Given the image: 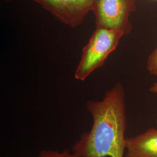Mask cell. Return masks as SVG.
Instances as JSON below:
<instances>
[{"label":"cell","instance_id":"obj_4","mask_svg":"<svg viewBox=\"0 0 157 157\" xmlns=\"http://www.w3.org/2000/svg\"><path fill=\"white\" fill-rule=\"evenodd\" d=\"M62 24L75 28L93 12L97 0H32Z\"/></svg>","mask_w":157,"mask_h":157},{"label":"cell","instance_id":"obj_5","mask_svg":"<svg viewBox=\"0 0 157 157\" xmlns=\"http://www.w3.org/2000/svg\"><path fill=\"white\" fill-rule=\"evenodd\" d=\"M126 157H157V129L126 139Z\"/></svg>","mask_w":157,"mask_h":157},{"label":"cell","instance_id":"obj_3","mask_svg":"<svg viewBox=\"0 0 157 157\" xmlns=\"http://www.w3.org/2000/svg\"><path fill=\"white\" fill-rule=\"evenodd\" d=\"M137 0H97L93 12L96 27L117 30L129 35L132 30L130 17Z\"/></svg>","mask_w":157,"mask_h":157},{"label":"cell","instance_id":"obj_9","mask_svg":"<svg viewBox=\"0 0 157 157\" xmlns=\"http://www.w3.org/2000/svg\"><path fill=\"white\" fill-rule=\"evenodd\" d=\"M4 1L6 2H10V1H11L12 0H4Z\"/></svg>","mask_w":157,"mask_h":157},{"label":"cell","instance_id":"obj_2","mask_svg":"<svg viewBox=\"0 0 157 157\" xmlns=\"http://www.w3.org/2000/svg\"><path fill=\"white\" fill-rule=\"evenodd\" d=\"M123 33L109 29L96 27L87 44L83 48L74 77L83 82L97 69L118 47Z\"/></svg>","mask_w":157,"mask_h":157},{"label":"cell","instance_id":"obj_10","mask_svg":"<svg viewBox=\"0 0 157 157\" xmlns=\"http://www.w3.org/2000/svg\"><path fill=\"white\" fill-rule=\"evenodd\" d=\"M156 124H157V121H156Z\"/></svg>","mask_w":157,"mask_h":157},{"label":"cell","instance_id":"obj_1","mask_svg":"<svg viewBox=\"0 0 157 157\" xmlns=\"http://www.w3.org/2000/svg\"><path fill=\"white\" fill-rule=\"evenodd\" d=\"M86 108L93 125L75 141L72 152L77 157H124L127 118L122 84L116 83L100 101H87Z\"/></svg>","mask_w":157,"mask_h":157},{"label":"cell","instance_id":"obj_7","mask_svg":"<svg viewBox=\"0 0 157 157\" xmlns=\"http://www.w3.org/2000/svg\"><path fill=\"white\" fill-rule=\"evenodd\" d=\"M147 69L151 75L157 76V48L147 58Z\"/></svg>","mask_w":157,"mask_h":157},{"label":"cell","instance_id":"obj_6","mask_svg":"<svg viewBox=\"0 0 157 157\" xmlns=\"http://www.w3.org/2000/svg\"><path fill=\"white\" fill-rule=\"evenodd\" d=\"M37 157H77L69 149H66L62 151L56 150H43L40 152Z\"/></svg>","mask_w":157,"mask_h":157},{"label":"cell","instance_id":"obj_8","mask_svg":"<svg viewBox=\"0 0 157 157\" xmlns=\"http://www.w3.org/2000/svg\"><path fill=\"white\" fill-rule=\"evenodd\" d=\"M150 91L152 93H157V82L150 87Z\"/></svg>","mask_w":157,"mask_h":157}]
</instances>
